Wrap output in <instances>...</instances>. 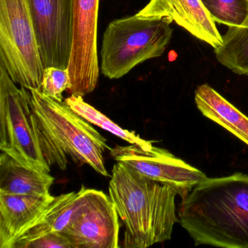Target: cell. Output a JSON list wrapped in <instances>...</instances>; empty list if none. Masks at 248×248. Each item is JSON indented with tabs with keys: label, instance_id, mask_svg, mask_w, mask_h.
Masks as SVG:
<instances>
[{
	"label": "cell",
	"instance_id": "6da1fadb",
	"mask_svg": "<svg viewBox=\"0 0 248 248\" xmlns=\"http://www.w3.org/2000/svg\"><path fill=\"white\" fill-rule=\"evenodd\" d=\"M179 222L196 245L248 248V175L205 178L183 199Z\"/></svg>",
	"mask_w": 248,
	"mask_h": 248
},
{
	"label": "cell",
	"instance_id": "7a4b0ae2",
	"mask_svg": "<svg viewBox=\"0 0 248 248\" xmlns=\"http://www.w3.org/2000/svg\"><path fill=\"white\" fill-rule=\"evenodd\" d=\"M108 192L125 227L121 247L146 248L171 239L179 222L175 190L117 162Z\"/></svg>",
	"mask_w": 248,
	"mask_h": 248
},
{
	"label": "cell",
	"instance_id": "3957f363",
	"mask_svg": "<svg viewBox=\"0 0 248 248\" xmlns=\"http://www.w3.org/2000/svg\"><path fill=\"white\" fill-rule=\"evenodd\" d=\"M30 103L39 125L54 143L65 162L68 156L75 162L90 165L95 172L110 176L104 153L111 148L107 140L65 101L43 95L41 90H29Z\"/></svg>",
	"mask_w": 248,
	"mask_h": 248
},
{
	"label": "cell",
	"instance_id": "277c9868",
	"mask_svg": "<svg viewBox=\"0 0 248 248\" xmlns=\"http://www.w3.org/2000/svg\"><path fill=\"white\" fill-rule=\"evenodd\" d=\"M166 19L135 15L110 23L103 37L101 70L110 79L125 76L133 68L163 55L172 37Z\"/></svg>",
	"mask_w": 248,
	"mask_h": 248
},
{
	"label": "cell",
	"instance_id": "5b68a950",
	"mask_svg": "<svg viewBox=\"0 0 248 248\" xmlns=\"http://www.w3.org/2000/svg\"><path fill=\"white\" fill-rule=\"evenodd\" d=\"M27 90L17 88L0 64V150L24 166L50 173L42 149L41 130Z\"/></svg>",
	"mask_w": 248,
	"mask_h": 248
},
{
	"label": "cell",
	"instance_id": "8992f818",
	"mask_svg": "<svg viewBox=\"0 0 248 248\" xmlns=\"http://www.w3.org/2000/svg\"><path fill=\"white\" fill-rule=\"evenodd\" d=\"M0 62L16 84L41 90L45 69L30 0H0Z\"/></svg>",
	"mask_w": 248,
	"mask_h": 248
},
{
	"label": "cell",
	"instance_id": "52a82bcc",
	"mask_svg": "<svg viewBox=\"0 0 248 248\" xmlns=\"http://www.w3.org/2000/svg\"><path fill=\"white\" fill-rule=\"evenodd\" d=\"M98 9L99 0H74L73 37L68 67L70 95L84 97L93 92L98 84Z\"/></svg>",
	"mask_w": 248,
	"mask_h": 248
},
{
	"label": "cell",
	"instance_id": "ba28073f",
	"mask_svg": "<svg viewBox=\"0 0 248 248\" xmlns=\"http://www.w3.org/2000/svg\"><path fill=\"white\" fill-rule=\"evenodd\" d=\"M110 155L143 176L170 187L184 199L207 177L204 172L174 156L166 149L152 146L146 150L136 145L116 146Z\"/></svg>",
	"mask_w": 248,
	"mask_h": 248
},
{
	"label": "cell",
	"instance_id": "9c48e42d",
	"mask_svg": "<svg viewBox=\"0 0 248 248\" xmlns=\"http://www.w3.org/2000/svg\"><path fill=\"white\" fill-rule=\"evenodd\" d=\"M42 63L69 67L73 37L74 0H30Z\"/></svg>",
	"mask_w": 248,
	"mask_h": 248
},
{
	"label": "cell",
	"instance_id": "30bf717a",
	"mask_svg": "<svg viewBox=\"0 0 248 248\" xmlns=\"http://www.w3.org/2000/svg\"><path fill=\"white\" fill-rule=\"evenodd\" d=\"M119 218L109 196L90 188L86 202L63 233L73 248H120Z\"/></svg>",
	"mask_w": 248,
	"mask_h": 248
},
{
	"label": "cell",
	"instance_id": "8fae6325",
	"mask_svg": "<svg viewBox=\"0 0 248 248\" xmlns=\"http://www.w3.org/2000/svg\"><path fill=\"white\" fill-rule=\"evenodd\" d=\"M136 15L175 22L214 49L223 44L216 22L201 0H150Z\"/></svg>",
	"mask_w": 248,
	"mask_h": 248
},
{
	"label": "cell",
	"instance_id": "7c38bea8",
	"mask_svg": "<svg viewBox=\"0 0 248 248\" xmlns=\"http://www.w3.org/2000/svg\"><path fill=\"white\" fill-rule=\"evenodd\" d=\"M54 196L0 194V248H13L16 241L46 211Z\"/></svg>",
	"mask_w": 248,
	"mask_h": 248
},
{
	"label": "cell",
	"instance_id": "4fadbf2b",
	"mask_svg": "<svg viewBox=\"0 0 248 248\" xmlns=\"http://www.w3.org/2000/svg\"><path fill=\"white\" fill-rule=\"evenodd\" d=\"M90 188L82 186L78 191H72L55 197L42 216L16 241L13 248L53 232H64L74 217L84 205Z\"/></svg>",
	"mask_w": 248,
	"mask_h": 248
},
{
	"label": "cell",
	"instance_id": "5bb4252c",
	"mask_svg": "<svg viewBox=\"0 0 248 248\" xmlns=\"http://www.w3.org/2000/svg\"><path fill=\"white\" fill-rule=\"evenodd\" d=\"M54 181L50 173L24 166L5 152L0 155V194L47 195Z\"/></svg>",
	"mask_w": 248,
	"mask_h": 248
},
{
	"label": "cell",
	"instance_id": "9a60e30c",
	"mask_svg": "<svg viewBox=\"0 0 248 248\" xmlns=\"http://www.w3.org/2000/svg\"><path fill=\"white\" fill-rule=\"evenodd\" d=\"M195 102L204 117L248 145V117L217 91L207 84L198 87L195 91Z\"/></svg>",
	"mask_w": 248,
	"mask_h": 248
},
{
	"label": "cell",
	"instance_id": "2e32d148",
	"mask_svg": "<svg viewBox=\"0 0 248 248\" xmlns=\"http://www.w3.org/2000/svg\"><path fill=\"white\" fill-rule=\"evenodd\" d=\"M223 44L215 49L216 59L239 75H248V16L241 27H228Z\"/></svg>",
	"mask_w": 248,
	"mask_h": 248
},
{
	"label": "cell",
	"instance_id": "e0dca14e",
	"mask_svg": "<svg viewBox=\"0 0 248 248\" xmlns=\"http://www.w3.org/2000/svg\"><path fill=\"white\" fill-rule=\"evenodd\" d=\"M64 101L77 114H79L88 123L112 133L130 144L136 145L146 150L153 146L152 142L141 139L135 132L124 130L118 124H115L112 120L106 117L96 108L85 102L83 97L72 95L64 99Z\"/></svg>",
	"mask_w": 248,
	"mask_h": 248
},
{
	"label": "cell",
	"instance_id": "ac0fdd59",
	"mask_svg": "<svg viewBox=\"0 0 248 248\" xmlns=\"http://www.w3.org/2000/svg\"><path fill=\"white\" fill-rule=\"evenodd\" d=\"M215 22L241 27L248 16V0H201Z\"/></svg>",
	"mask_w": 248,
	"mask_h": 248
},
{
	"label": "cell",
	"instance_id": "d6986e66",
	"mask_svg": "<svg viewBox=\"0 0 248 248\" xmlns=\"http://www.w3.org/2000/svg\"><path fill=\"white\" fill-rule=\"evenodd\" d=\"M69 86V75L68 69L50 66L43 72L41 92L48 98L59 101H63V93Z\"/></svg>",
	"mask_w": 248,
	"mask_h": 248
},
{
	"label": "cell",
	"instance_id": "ffe728a7",
	"mask_svg": "<svg viewBox=\"0 0 248 248\" xmlns=\"http://www.w3.org/2000/svg\"><path fill=\"white\" fill-rule=\"evenodd\" d=\"M73 248L63 232H53L24 244L21 248Z\"/></svg>",
	"mask_w": 248,
	"mask_h": 248
}]
</instances>
